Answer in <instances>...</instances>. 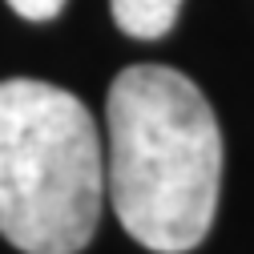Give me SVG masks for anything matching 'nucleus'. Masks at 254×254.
<instances>
[{
    "label": "nucleus",
    "instance_id": "7ed1b4c3",
    "mask_svg": "<svg viewBox=\"0 0 254 254\" xmlns=\"http://www.w3.org/2000/svg\"><path fill=\"white\" fill-rule=\"evenodd\" d=\"M109 12L125 37L157 41L174 28V20L182 12V0H109Z\"/></svg>",
    "mask_w": 254,
    "mask_h": 254
},
{
    "label": "nucleus",
    "instance_id": "f03ea898",
    "mask_svg": "<svg viewBox=\"0 0 254 254\" xmlns=\"http://www.w3.org/2000/svg\"><path fill=\"white\" fill-rule=\"evenodd\" d=\"M105 198V145L89 109L49 81H0V234L24 254H77Z\"/></svg>",
    "mask_w": 254,
    "mask_h": 254
},
{
    "label": "nucleus",
    "instance_id": "20e7f679",
    "mask_svg": "<svg viewBox=\"0 0 254 254\" xmlns=\"http://www.w3.org/2000/svg\"><path fill=\"white\" fill-rule=\"evenodd\" d=\"M8 8L16 12V16H24V20H53L61 8H65V0H8Z\"/></svg>",
    "mask_w": 254,
    "mask_h": 254
},
{
    "label": "nucleus",
    "instance_id": "f257e3e1",
    "mask_svg": "<svg viewBox=\"0 0 254 254\" xmlns=\"http://www.w3.org/2000/svg\"><path fill=\"white\" fill-rule=\"evenodd\" d=\"M222 186V129L178 69L133 65L105 101V190L125 234L157 254L202 246Z\"/></svg>",
    "mask_w": 254,
    "mask_h": 254
}]
</instances>
